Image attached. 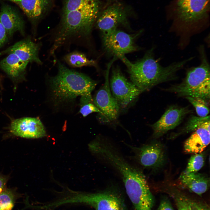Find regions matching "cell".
I'll use <instances>...</instances> for the list:
<instances>
[{
	"label": "cell",
	"instance_id": "1",
	"mask_svg": "<svg viewBox=\"0 0 210 210\" xmlns=\"http://www.w3.org/2000/svg\"><path fill=\"white\" fill-rule=\"evenodd\" d=\"M154 49L149 50L142 58L134 63L130 62L125 55L118 57L127 66L131 82L142 92L175 79L177 72L193 59L191 57L164 66L155 59Z\"/></svg>",
	"mask_w": 210,
	"mask_h": 210
},
{
	"label": "cell",
	"instance_id": "2",
	"mask_svg": "<svg viewBox=\"0 0 210 210\" xmlns=\"http://www.w3.org/2000/svg\"><path fill=\"white\" fill-rule=\"evenodd\" d=\"M58 72L50 79L52 92L60 101L70 100L78 96L91 95L97 85L87 75L66 67L56 60Z\"/></svg>",
	"mask_w": 210,
	"mask_h": 210
},
{
	"label": "cell",
	"instance_id": "3",
	"mask_svg": "<svg viewBox=\"0 0 210 210\" xmlns=\"http://www.w3.org/2000/svg\"><path fill=\"white\" fill-rule=\"evenodd\" d=\"M198 51L200 64L188 68L183 81L171 88V91L179 96L199 97L206 100L210 98V65L203 46H199Z\"/></svg>",
	"mask_w": 210,
	"mask_h": 210
},
{
	"label": "cell",
	"instance_id": "4",
	"mask_svg": "<svg viewBox=\"0 0 210 210\" xmlns=\"http://www.w3.org/2000/svg\"><path fill=\"white\" fill-rule=\"evenodd\" d=\"M73 204L89 205L95 210H128L119 191L112 186L96 192L70 191L56 201L58 206Z\"/></svg>",
	"mask_w": 210,
	"mask_h": 210
},
{
	"label": "cell",
	"instance_id": "5",
	"mask_svg": "<svg viewBox=\"0 0 210 210\" xmlns=\"http://www.w3.org/2000/svg\"><path fill=\"white\" fill-rule=\"evenodd\" d=\"M172 9L173 24L181 32H188L208 20L210 0H175Z\"/></svg>",
	"mask_w": 210,
	"mask_h": 210
},
{
	"label": "cell",
	"instance_id": "6",
	"mask_svg": "<svg viewBox=\"0 0 210 210\" xmlns=\"http://www.w3.org/2000/svg\"><path fill=\"white\" fill-rule=\"evenodd\" d=\"M123 143L132 152L131 160L138 166L153 169L161 167L164 163L166 152L161 143L153 142L138 146Z\"/></svg>",
	"mask_w": 210,
	"mask_h": 210
},
{
	"label": "cell",
	"instance_id": "7",
	"mask_svg": "<svg viewBox=\"0 0 210 210\" xmlns=\"http://www.w3.org/2000/svg\"><path fill=\"white\" fill-rule=\"evenodd\" d=\"M109 86L119 108L127 107L142 92L124 76L119 68H113Z\"/></svg>",
	"mask_w": 210,
	"mask_h": 210
},
{
	"label": "cell",
	"instance_id": "8",
	"mask_svg": "<svg viewBox=\"0 0 210 210\" xmlns=\"http://www.w3.org/2000/svg\"><path fill=\"white\" fill-rule=\"evenodd\" d=\"M130 9L118 1L112 3L101 11L94 26L103 35L117 29L119 25H127Z\"/></svg>",
	"mask_w": 210,
	"mask_h": 210
},
{
	"label": "cell",
	"instance_id": "9",
	"mask_svg": "<svg viewBox=\"0 0 210 210\" xmlns=\"http://www.w3.org/2000/svg\"><path fill=\"white\" fill-rule=\"evenodd\" d=\"M117 59L116 57L113 56L108 63L105 74L104 83L97 92L93 99L94 104L102 113V116L106 121L109 122L116 120L120 108L111 93L109 79L110 69Z\"/></svg>",
	"mask_w": 210,
	"mask_h": 210
},
{
	"label": "cell",
	"instance_id": "10",
	"mask_svg": "<svg viewBox=\"0 0 210 210\" xmlns=\"http://www.w3.org/2000/svg\"><path fill=\"white\" fill-rule=\"evenodd\" d=\"M142 31L133 34H129L116 29L103 35V46L108 53L117 57L120 55L135 51L139 49L135 44L136 38Z\"/></svg>",
	"mask_w": 210,
	"mask_h": 210
},
{
	"label": "cell",
	"instance_id": "11",
	"mask_svg": "<svg viewBox=\"0 0 210 210\" xmlns=\"http://www.w3.org/2000/svg\"><path fill=\"white\" fill-rule=\"evenodd\" d=\"M190 112L187 107L173 106L169 108L159 119L151 125L155 138L162 136L180 124Z\"/></svg>",
	"mask_w": 210,
	"mask_h": 210
},
{
	"label": "cell",
	"instance_id": "12",
	"mask_svg": "<svg viewBox=\"0 0 210 210\" xmlns=\"http://www.w3.org/2000/svg\"><path fill=\"white\" fill-rule=\"evenodd\" d=\"M10 132L14 135L26 138H38L44 136V126L38 118L24 117L13 120L10 127Z\"/></svg>",
	"mask_w": 210,
	"mask_h": 210
},
{
	"label": "cell",
	"instance_id": "13",
	"mask_svg": "<svg viewBox=\"0 0 210 210\" xmlns=\"http://www.w3.org/2000/svg\"><path fill=\"white\" fill-rule=\"evenodd\" d=\"M41 44L33 42L30 38H27L19 41L3 51L1 54H14L21 60L28 63L35 62L42 65L38 53Z\"/></svg>",
	"mask_w": 210,
	"mask_h": 210
},
{
	"label": "cell",
	"instance_id": "14",
	"mask_svg": "<svg viewBox=\"0 0 210 210\" xmlns=\"http://www.w3.org/2000/svg\"><path fill=\"white\" fill-rule=\"evenodd\" d=\"M0 20L8 37L17 31L24 33V23L23 19L12 7L7 5L2 6L0 11Z\"/></svg>",
	"mask_w": 210,
	"mask_h": 210
},
{
	"label": "cell",
	"instance_id": "15",
	"mask_svg": "<svg viewBox=\"0 0 210 210\" xmlns=\"http://www.w3.org/2000/svg\"><path fill=\"white\" fill-rule=\"evenodd\" d=\"M210 143V124L199 128L185 142L184 149L188 153H201Z\"/></svg>",
	"mask_w": 210,
	"mask_h": 210
},
{
	"label": "cell",
	"instance_id": "16",
	"mask_svg": "<svg viewBox=\"0 0 210 210\" xmlns=\"http://www.w3.org/2000/svg\"><path fill=\"white\" fill-rule=\"evenodd\" d=\"M179 178L184 186L199 195L205 193L209 186V178L197 172L188 173L184 171L181 174Z\"/></svg>",
	"mask_w": 210,
	"mask_h": 210
},
{
	"label": "cell",
	"instance_id": "17",
	"mask_svg": "<svg viewBox=\"0 0 210 210\" xmlns=\"http://www.w3.org/2000/svg\"><path fill=\"white\" fill-rule=\"evenodd\" d=\"M29 18L36 20L46 14L51 6V0H21L17 3Z\"/></svg>",
	"mask_w": 210,
	"mask_h": 210
},
{
	"label": "cell",
	"instance_id": "18",
	"mask_svg": "<svg viewBox=\"0 0 210 210\" xmlns=\"http://www.w3.org/2000/svg\"><path fill=\"white\" fill-rule=\"evenodd\" d=\"M28 64L10 53L0 61V68L12 78L17 79L23 76Z\"/></svg>",
	"mask_w": 210,
	"mask_h": 210
},
{
	"label": "cell",
	"instance_id": "19",
	"mask_svg": "<svg viewBox=\"0 0 210 210\" xmlns=\"http://www.w3.org/2000/svg\"><path fill=\"white\" fill-rule=\"evenodd\" d=\"M64 60L69 65L73 67L79 68L83 66H97V62L90 60L85 55L80 52L74 51L65 55L63 58Z\"/></svg>",
	"mask_w": 210,
	"mask_h": 210
},
{
	"label": "cell",
	"instance_id": "20",
	"mask_svg": "<svg viewBox=\"0 0 210 210\" xmlns=\"http://www.w3.org/2000/svg\"><path fill=\"white\" fill-rule=\"evenodd\" d=\"M174 194L178 210H209L207 206L202 203L194 201L182 194Z\"/></svg>",
	"mask_w": 210,
	"mask_h": 210
},
{
	"label": "cell",
	"instance_id": "21",
	"mask_svg": "<svg viewBox=\"0 0 210 210\" xmlns=\"http://www.w3.org/2000/svg\"><path fill=\"white\" fill-rule=\"evenodd\" d=\"M210 124L209 116L202 117L193 116L189 120L185 126L175 136L194 131L198 128Z\"/></svg>",
	"mask_w": 210,
	"mask_h": 210
},
{
	"label": "cell",
	"instance_id": "22",
	"mask_svg": "<svg viewBox=\"0 0 210 210\" xmlns=\"http://www.w3.org/2000/svg\"><path fill=\"white\" fill-rule=\"evenodd\" d=\"M16 199L14 192L6 189L0 193V210H12Z\"/></svg>",
	"mask_w": 210,
	"mask_h": 210
},
{
	"label": "cell",
	"instance_id": "23",
	"mask_svg": "<svg viewBox=\"0 0 210 210\" xmlns=\"http://www.w3.org/2000/svg\"><path fill=\"white\" fill-rule=\"evenodd\" d=\"M186 98L195 107L197 113L200 117L207 116L209 113V108L206 100L201 98L191 97H186Z\"/></svg>",
	"mask_w": 210,
	"mask_h": 210
},
{
	"label": "cell",
	"instance_id": "24",
	"mask_svg": "<svg viewBox=\"0 0 210 210\" xmlns=\"http://www.w3.org/2000/svg\"><path fill=\"white\" fill-rule=\"evenodd\" d=\"M204 158L201 153H195L190 158L184 171L188 173L197 172L203 166Z\"/></svg>",
	"mask_w": 210,
	"mask_h": 210
},
{
	"label": "cell",
	"instance_id": "25",
	"mask_svg": "<svg viewBox=\"0 0 210 210\" xmlns=\"http://www.w3.org/2000/svg\"><path fill=\"white\" fill-rule=\"evenodd\" d=\"M96 0H65L63 7L62 13L75 10Z\"/></svg>",
	"mask_w": 210,
	"mask_h": 210
},
{
	"label": "cell",
	"instance_id": "26",
	"mask_svg": "<svg viewBox=\"0 0 210 210\" xmlns=\"http://www.w3.org/2000/svg\"><path fill=\"white\" fill-rule=\"evenodd\" d=\"M80 112L84 117L93 112L99 113L102 116V113L92 102L85 104L81 106Z\"/></svg>",
	"mask_w": 210,
	"mask_h": 210
},
{
	"label": "cell",
	"instance_id": "27",
	"mask_svg": "<svg viewBox=\"0 0 210 210\" xmlns=\"http://www.w3.org/2000/svg\"><path fill=\"white\" fill-rule=\"evenodd\" d=\"M8 37L6 30L0 20V48L7 42Z\"/></svg>",
	"mask_w": 210,
	"mask_h": 210
},
{
	"label": "cell",
	"instance_id": "28",
	"mask_svg": "<svg viewBox=\"0 0 210 210\" xmlns=\"http://www.w3.org/2000/svg\"><path fill=\"white\" fill-rule=\"evenodd\" d=\"M158 210H174L169 201L164 199L161 201L158 207Z\"/></svg>",
	"mask_w": 210,
	"mask_h": 210
},
{
	"label": "cell",
	"instance_id": "29",
	"mask_svg": "<svg viewBox=\"0 0 210 210\" xmlns=\"http://www.w3.org/2000/svg\"><path fill=\"white\" fill-rule=\"evenodd\" d=\"M7 180L6 178L0 175V193L6 189Z\"/></svg>",
	"mask_w": 210,
	"mask_h": 210
},
{
	"label": "cell",
	"instance_id": "30",
	"mask_svg": "<svg viewBox=\"0 0 210 210\" xmlns=\"http://www.w3.org/2000/svg\"><path fill=\"white\" fill-rule=\"evenodd\" d=\"M9 0L17 3H18L19 1H20L21 0Z\"/></svg>",
	"mask_w": 210,
	"mask_h": 210
},
{
	"label": "cell",
	"instance_id": "31",
	"mask_svg": "<svg viewBox=\"0 0 210 210\" xmlns=\"http://www.w3.org/2000/svg\"><path fill=\"white\" fill-rule=\"evenodd\" d=\"M1 77H0V81H1Z\"/></svg>",
	"mask_w": 210,
	"mask_h": 210
}]
</instances>
